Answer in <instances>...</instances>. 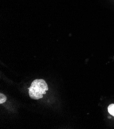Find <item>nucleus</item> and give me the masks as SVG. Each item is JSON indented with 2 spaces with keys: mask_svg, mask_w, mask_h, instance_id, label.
Here are the masks:
<instances>
[{
  "mask_svg": "<svg viewBox=\"0 0 114 129\" xmlns=\"http://www.w3.org/2000/svg\"><path fill=\"white\" fill-rule=\"evenodd\" d=\"M108 111L109 113L114 116V105L111 104L108 107Z\"/></svg>",
  "mask_w": 114,
  "mask_h": 129,
  "instance_id": "nucleus-2",
  "label": "nucleus"
},
{
  "mask_svg": "<svg viewBox=\"0 0 114 129\" xmlns=\"http://www.w3.org/2000/svg\"><path fill=\"white\" fill-rule=\"evenodd\" d=\"M30 97L33 99L38 100L42 98L48 90V86L44 79L34 80L28 88Z\"/></svg>",
  "mask_w": 114,
  "mask_h": 129,
  "instance_id": "nucleus-1",
  "label": "nucleus"
},
{
  "mask_svg": "<svg viewBox=\"0 0 114 129\" xmlns=\"http://www.w3.org/2000/svg\"><path fill=\"white\" fill-rule=\"evenodd\" d=\"M7 100L6 97L3 94H0V104H2L4 103Z\"/></svg>",
  "mask_w": 114,
  "mask_h": 129,
  "instance_id": "nucleus-3",
  "label": "nucleus"
}]
</instances>
